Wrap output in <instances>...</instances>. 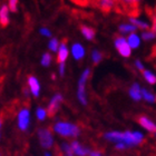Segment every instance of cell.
I'll return each instance as SVG.
<instances>
[{"instance_id": "20", "label": "cell", "mask_w": 156, "mask_h": 156, "mask_svg": "<svg viewBox=\"0 0 156 156\" xmlns=\"http://www.w3.org/2000/svg\"><path fill=\"white\" fill-rule=\"evenodd\" d=\"M80 33L81 35L85 37V38L87 39V40H94L95 38V35H96V31H95L94 28H91V27H88V26H80Z\"/></svg>"}, {"instance_id": "31", "label": "cell", "mask_w": 156, "mask_h": 156, "mask_svg": "<svg viewBox=\"0 0 156 156\" xmlns=\"http://www.w3.org/2000/svg\"><path fill=\"white\" fill-rule=\"evenodd\" d=\"M73 1H75L76 3L80 5V6H87L90 2H93V0H73Z\"/></svg>"}, {"instance_id": "17", "label": "cell", "mask_w": 156, "mask_h": 156, "mask_svg": "<svg viewBox=\"0 0 156 156\" xmlns=\"http://www.w3.org/2000/svg\"><path fill=\"white\" fill-rule=\"evenodd\" d=\"M137 28L135 26H133L130 23H119V26H118V31L119 34L122 35H130V34H134L136 33Z\"/></svg>"}, {"instance_id": "36", "label": "cell", "mask_w": 156, "mask_h": 156, "mask_svg": "<svg viewBox=\"0 0 156 156\" xmlns=\"http://www.w3.org/2000/svg\"><path fill=\"white\" fill-rule=\"evenodd\" d=\"M151 29L153 30L154 33L156 34V19H154V18H153V23H152V27H151Z\"/></svg>"}, {"instance_id": "40", "label": "cell", "mask_w": 156, "mask_h": 156, "mask_svg": "<svg viewBox=\"0 0 156 156\" xmlns=\"http://www.w3.org/2000/svg\"><path fill=\"white\" fill-rule=\"evenodd\" d=\"M153 18H154V19H156V15H155V16H153Z\"/></svg>"}, {"instance_id": "6", "label": "cell", "mask_w": 156, "mask_h": 156, "mask_svg": "<svg viewBox=\"0 0 156 156\" xmlns=\"http://www.w3.org/2000/svg\"><path fill=\"white\" fill-rule=\"evenodd\" d=\"M38 140L40 145L46 150L51 148L52 145H54L52 133L51 130L48 129V128H40V129H38Z\"/></svg>"}, {"instance_id": "26", "label": "cell", "mask_w": 156, "mask_h": 156, "mask_svg": "<svg viewBox=\"0 0 156 156\" xmlns=\"http://www.w3.org/2000/svg\"><path fill=\"white\" fill-rule=\"evenodd\" d=\"M48 116V112H47V109L46 108H42V107H38L36 111V117L37 119L40 120V122H42V120L46 119V117Z\"/></svg>"}, {"instance_id": "19", "label": "cell", "mask_w": 156, "mask_h": 156, "mask_svg": "<svg viewBox=\"0 0 156 156\" xmlns=\"http://www.w3.org/2000/svg\"><path fill=\"white\" fill-rule=\"evenodd\" d=\"M142 0H117V3L120 5L122 8H125V9H136L138 5L140 3Z\"/></svg>"}, {"instance_id": "1", "label": "cell", "mask_w": 156, "mask_h": 156, "mask_svg": "<svg viewBox=\"0 0 156 156\" xmlns=\"http://www.w3.org/2000/svg\"><path fill=\"white\" fill-rule=\"evenodd\" d=\"M104 138L111 142H116L117 143L126 144L128 147L136 146L143 143L144 135L140 132H125V133H119V132H108L104 135Z\"/></svg>"}, {"instance_id": "35", "label": "cell", "mask_w": 156, "mask_h": 156, "mask_svg": "<svg viewBox=\"0 0 156 156\" xmlns=\"http://www.w3.org/2000/svg\"><path fill=\"white\" fill-rule=\"evenodd\" d=\"M89 156H103V155H101V152H97V151H93V152H90Z\"/></svg>"}, {"instance_id": "32", "label": "cell", "mask_w": 156, "mask_h": 156, "mask_svg": "<svg viewBox=\"0 0 156 156\" xmlns=\"http://www.w3.org/2000/svg\"><path fill=\"white\" fill-rule=\"evenodd\" d=\"M40 34H41L42 36H46V37H51V31L47 28H41L40 29Z\"/></svg>"}, {"instance_id": "8", "label": "cell", "mask_w": 156, "mask_h": 156, "mask_svg": "<svg viewBox=\"0 0 156 156\" xmlns=\"http://www.w3.org/2000/svg\"><path fill=\"white\" fill-rule=\"evenodd\" d=\"M93 5L97 8L104 11V12H109L111 10L115 8L117 3V0H93Z\"/></svg>"}, {"instance_id": "27", "label": "cell", "mask_w": 156, "mask_h": 156, "mask_svg": "<svg viewBox=\"0 0 156 156\" xmlns=\"http://www.w3.org/2000/svg\"><path fill=\"white\" fill-rule=\"evenodd\" d=\"M51 60H52L51 55H50L49 52H46L41 57V65L45 66V67H48V66L51 64Z\"/></svg>"}, {"instance_id": "12", "label": "cell", "mask_w": 156, "mask_h": 156, "mask_svg": "<svg viewBox=\"0 0 156 156\" xmlns=\"http://www.w3.org/2000/svg\"><path fill=\"white\" fill-rule=\"evenodd\" d=\"M128 23H130L133 26H135L137 29H140L145 31V30H150L152 25L147 23V21H144V20L140 19V18H137V17H129L128 18Z\"/></svg>"}, {"instance_id": "25", "label": "cell", "mask_w": 156, "mask_h": 156, "mask_svg": "<svg viewBox=\"0 0 156 156\" xmlns=\"http://www.w3.org/2000/svg\"><path fill=\"white\" fill-rule=\"evenodd\" d=\"M101 59H103V54L97 49H94L91 51V60H93V62L95 65H97V64H99L101 62Z\"/></svg>"}, {"instance_id": "37", "label": "cell", "mask_w": 156, "mask_h": 156, "mask_svg": "<svg viewBox=\"0 0 156 156\" xmlns=\"http://www.w3.org/2000/svg\"><path fill=\"white\" fill-rule=\"evenodd\" d=\"M29 88H28V89H23V94H25V96H27V97H28V96H29Z\"/></svg>"}, {"instance_id": "16", "label": "cell", "mask_w": 156, "mask_h": 156, "mask_svg": "<svg viewBox=\"0 0 156 156\" xmlns=\"http://www.w3.org/2000/svg\"><path fill=\"white\" fill-rule=\"evenodd\" d=\"M127 41H128V45L130 46V48L137 49L142 44V37L137 33L130 34V35L127 36Z\"/></svg>"}, {"instance_id": "15", "label": "cell", "mask_w": 156, "mask_h": 156, "mask_svg": "<svg viewBox=\"0 0 156 156\" xmlns=\"http://www.w3.org/2000/svg\"><path fill=\"white\" fill-rule=\"evenodd\" d=\"M128 93H129L130 97L133 98L135 101H140V99L143 98V96H142V88H140L138 83H134V84L130 86Z\"/></svg>"}, {"instance_id": "38", "label": "cell", "mask_w": 156, "mask_h": 156, "mask_svg": "<svg viewBox=\"0 0 156 156\" xmlns=\"http://www.w3.org/2000/svg\"><path fill=\"white\" fill-rule=\"evenodd\" d=\"M44 156H52V155H51V154H50V153H49V152H46L45 155H44Z\"/></svg>"}, {"instance_id": "2", "label": "cell", "mask_w": 156, "mask_h": 156, "mask_svg": "<svg viewBox=\"0 0 156 156\" xmlns=\"http://www.w3.org/2000/svg\"><path fill=\"white\" fill-rule=\"evenodd\" d=\"M52 129L56 134L62 137H77L80 134L79 127L68 122H57L54 125Z\"/></svg>"}, {"instance_id": "9", "label": "cell", "mask_w": 156, "mask_h": 156, "mask_svg": "<svg viewBox=\"0 0 156 156\" xmlns=\"http://www.w3.org/2000/svg\"><path fill=\"white\" fill-rule=\"evenodd\" d=\"M27 84H28V88H29L30 93L33 94V96L38 97L40 94V84L39 80L35 76H29L27 79Z\"/></svg>"}, {"instance_id": "28", "label": "cell", "mask_w": 156, "mask_h": 156, "mask_svg": "<svg viewBox=\"0 0 156 156\" xmlns=\"http://www.w3.org/2000/svg\"><path fill=\"white\" fill-rule=\"evenodd\" d=\"M62 150L66 156H74V152H73V148H72V146H70V144L62 143Z\"/></svg>"}, {"instance_id": "23", "label": "cell", "mask_w": 156, "mask_h": 156, "mask_svg": "<svg viewBox=\"0 0 156 156\" xmlns=\"http://www.w3.org/2000/svg\"><path fill=\"white\" fill-rule=\"evenodd\" d=\"M140 37H142V40H145V41H151V40H154L156 38V34L154 33L153 30H145L140 34Z\"/></svg>"}, {"instance_id": "18", "label": "cell", "mask_w": 156, "mask_h": 156, "mask_svg": "<svg viewBox=\"0 0 156 156\" xmlns=\"http://www.w3.org/2000/svg\"><path fill=\"white\" fill-rule=\"evenodd\" d=\"M9 23V7L7 5H2L0 8V25L6 27Z\"/></svg>"}, {"instance_id": "14", "label": "cell", "mask_w": 156, "mask_h": 156, "mask_svg": "<svg viewBox=\"0 0 156 156\" xmlns=\"http://www.w3.org/2000/svg\"><path fill=\"white\" fill-rule=\"evenodd\" d=\"M137 120H138L140 125H142L144 128H146L148 132H151V133H154V134L156 133V125L150 119V118H148V117L140 116Z\"/></svg>"}, {"instance_id": "34", "label": "cell", "mask_w": 156, "mask_h": 156, "mask_svg": "<svg viewBox=\"0 0 156 156\" xmlns=\"http://www.w3.org/2000/svg\"><path fill=\"white\" fill-rule=\"evenodd\" d=\"M115 147H116L117 150H125V148H127L128 146H127L126 144H124V143H117Z\"/></svg>"}, {"instance_id": "24", "label": "cell", "mask_w": 156, "mask_h": 156, "mask_svg": "<svg viewBox=\"0 0 156 156\" xmlns=\"http://www.w3.org/2000/svg\"><path fill=\"white\" fill-rule=\"evenodd\" d=\"M59 46H60V42L57 38H51L49 40V44H48V48L50 51L52 52H57L59 49Z\"/></svg>"}, {"instance_id": "5", "label": "cell", "mask_w": 156, "mask_h": 156, "mask_svg": "<svg viewBox=\"0 0 156 156\" xmlns=\"http://www.w3.org/2000/svg\"><path fill=\"white\" fill-rule=\"evenodd\" d=\"M31 122V116L28 108H21L17 114V126L21 132L28 130Z\"/></svg>"}, {"instance_id": "29", "label": "cell", "mask_w": 156, "mask_h": 156, "mask_svg": "<svg viewBox=\"0 0 156 156\" xmlns=\"http://www.w3.org/2000/svg\"><path fill=\"white\" fill-rule=\"evenodd\" d=\"M9 3H8V7H9V10L12 11V12H16L17 11V6H18V0H8Z\"/></svg>"}, {"instance_id": "21", "label": "cell", "mask_w": 156, "mask_h": 156, "mask_svg": "<svg viewBox=\"0 0 156 156\" xmlns=\"http://www.w3.org/2000/svg\"><path fill=\"white\" fill-rule=\"evenodd\" d=\"M142 96L148 103H156V95L153 94L148 89H146V88H142Z\"/></svg>"}, {"instance_id": "30", "label": "cell", "mask_w": 156, "mask_h": 156, "mask_svg": "<svg viewBox=\"0 0 156 156\" xmlns=\"http://www.w3.org/2000/svg\"><path fill=\"white\" fill-rule=\"evenodd\" d=\"M135 67H136L140 72H142L143 73L144 70H145V67H144V65H143V62H140V59H137V60H135Z\"/></svg>"}, {"instance_id": "41", "label": "cell", "mask_w": 156, "mask_h": 156, "mask_svg": "<svg viewBox=\"0 0 156 156\" xmlns=\"http://www.w3.org/2000/svg\"><path fill=\"white\" fill-rule=\"evenodd\" d=\"M0 156H1V153H0Z\"/></svg>"}, {"instance_id": "33", "label": "cell", "mask_w": 156, "mask_h": 156, "mask_svg": "<svg viewBox=\"0 0 156 156\" xmlns=\"http://www.w3.org/2000/svg\"><path fill=\"white\" fill-rule=\"evenodd\" d=\"M65 72H66L65 62H62V64H59V75L64 76V75H65Z\"/></svg>"}, {"instance_id": "39", "label": "cell", "mask_w": 156, "mask_h": 156, "mask_svg": "<svg viewBox=\"0 0 156 156\" xmlns=\"http://www.w3.org/2000/svg\"><path fill=\"white\" fill-rule=\"evenodd\" d=\"M1 125H2V122H1V119H0V128H1Z\"/></svg>"}, {"instance_id": "11", "label": "cell", "mask_w": 156, "mask_h": 156, "mask_svg": "<svg viewBox=\"0 0 156 156\" xmlns=\"http://www.w3.org/2000/svg\"><path fill=\"white\" fill-rule=\"evenodd\" d=\"M69 56V49L67 47V44L66 41H62L60 42V46H59V49L58 51H57V62L59 64H62V62H65L67 60Z\"/></svg>"}, {"instance_id": "4", "label": "cell", "mask_w": 156, "mask_h": 156, "mask_svg": "<svg viewBox=\"0 0 156 156\" xmlns=\"http://www.w3.org/2000/svg\"><path fill=\"white\" fill-rule=\"evenodd\" d=\"M114 46L115 49L117 50V52L122 57L124 58H128L132 55V50L130 46L128 45L127 38L124 36H116L114 39Z\"/></svg>"}, {"instance_id": "10", "label": "cell", "mask_w": 156, "mask_h": 156, "mask_svg": "<svg viewBox=\"0 0 156 156\" xmlns=\"http://www.w3.org/2000/svg\"><path fill=\"white\" fill-rule=\"evenodd\" d=\"M70 52H72L73 57L76 60H81V59L85 57V54H86V50H85L84 46L79 44V42H75L73 44L72 49H70Z\"/></svg>"}, {"instance_id": "3", "label": "cell", "mask_w": 156, "mask_h": 156, "mask_svg": "<svg viewBox=\"0 0 156 156\" xmlns=\"http://www.w3.org/2000/svg\"><path fill=\"white\" fill-rule=\"evenodd\" d=\"M90 75V69L86 68L81 73L79 80H78V88H77V98L80 101L81 105H87V96H86V83Z\"/></svg>"}, {"instance_id": "7", "label": "cell", "mask_w": 156, "mask_h": 156, "mask_svg": "<svg viewBox=\"0 0 156 156\" xmlns=\"http://www.w3.org/2000/svg\"><path fill=\"white\" fill-rule=\"evenodd\" d=\"M62 101H64V97H62V94H55L52 96L48 106H47V112H48L49 116H52V115H55L58 112Z\"/></svg>"}, {"instance_id": "13", "label": "cell", "mask_w": 156, "mask_h": 156, "mask_svg": "<svg viewBox=\"0 0 156 156\" xmlns=\"http://www.w3.org/2000/svg\"><path fill=\"white\" fill-rule=\"evenodd\" d=\"M70 146H72V148H73L74 155H76V156H88L89 154H90V151H89V148L81 146L77 140H74V142H72Z\"/></svg>"}, {"instance_id": "22", "label": "cell", "mask_w": 156, "mask_h": 156, "mask_svg": "<svg viewBox=\"0 0 156 156\" xmlns=\"http://www.w3.org/2000/svg\"><path fill=\"white\" fill-rule=\"evenodd\" d=\"M142 74H143L144 79H145V80H146L150 85L156 84V75H155V74H153L151 70H147V69H145Z\"/></svg>"}]
</instances>
